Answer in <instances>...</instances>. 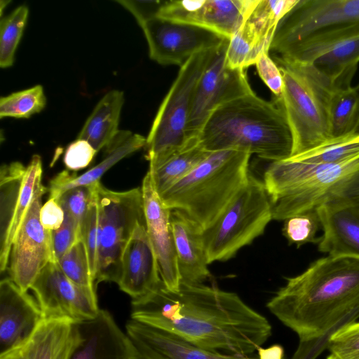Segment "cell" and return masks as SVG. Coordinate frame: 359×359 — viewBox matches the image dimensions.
<instances>
[{
  "label": "cell",
  "instance_id": "10",
  "mask_svg": "<svg viewBox=\"0 0 359 359\" xmlns=\"http://www.w3.org/2000/svg\"><path fill=\"white\" fill-rule=\"evenodd\" d=\"M310 65L331 86H351L359 63V22L312 36L275 56Z\"/></svg>",
  "mask_w": 359,
  "mask_h": 359
},
{
  "label": "cell",
  "instance_id": "19",
  "mask_svg": "<svg viewBox=\"0 0 359 359\" xmlns=\"http://www.w3.org/2000/svg\"><path fill=\"white\" fill-rule=\"evenodd\" d=\"M36 299L10 278L0 283V354L22 346L43 318Z\"/></svg>",
  "mask_w": 359,
  "mask_h": 359
},
{
  "label": "cell",
  "instance_id": "28",
  "mask_svg": "<svg viewBox=\"0 0 359 359\" xmlns=\"http://www.w3.org/2000/svg\"><path fill=\"white\" fill-rule=\"evenodd\" d=\"M330 138L356 133L359 125V88L331 86L327 104Z\"/></svg>",
  "mask_w": 359,
  "mask_h": 359
},
{
  "label": "cell",
  "instance_id": "31",
  "mask_svg": "<svg viewBox=\"0 0 359 359\" xmlns=\"http://www.w3.org/2000/svg\"><path fill=\"white\" fill-rule=\"evenodd\" d=\"M359 155V133L330 138L321 144L290 159L309 164L341 163Z\"/></svg>",
  "mask_w": 359,
  "mask_h": 359
},
{
  "label": "cell",
  "instance_id": "35",
  "mask_svg": "<svg viewBox=\"0 0 359 359\" xmlns=\"http://www.w3.org/2000/svg\"><path fill=\"white\" fill-rule=\"evenodd\" d=\"M283 222V234L290 244L299 247L309 243H318L316 233L320 222L316 212L297 215Z\"/></svg>",
  "mask_w": 359,
  "mask_h": 359
},
{
  "label": "cell",
  "instance_id": "27",
  "mask_svg": "<svg viewBox=\"0 0 359 359\" xmlns=\"http://www.w3.org/2000/svg\"><path fill=\"white\" fill-rule=\"evenodd\" d=\"M124 102L123 93L107 92L86 121L77 138L88 141L97 151L105 148L118 133V123Z\"/></svg>",
  "mask_w": 359,
  "mask_h": 359
},
{
  "label": "cell",
  "instance_id": "43",
  "mask_svg": "<svg viewBox=\"0 0 359 359\" xmlns=\"http://www.w3.org/2000/svg\"><path fill=\"white\" fill-rule=\"evenodd\" d=\"M40 222L47 230L59 229L65 219V212L55 198H50L41 206Z\"/></svg>",
  "mask_w": 359,
  "mask_h": 359
},
{
  "label": "cell",
  "instance_id": "6",
  "mask_svg": "<svg viewBox=\"0 0 359 359\" xmlns=\"http://www.w3.org/2000/svg\"><path fill=\"white\" fill-rule=\"evenodd\" d=\"M283 75L280 96L273 98L283 110L293 140L292 156L330 139L327 112L330 81L310 65L275 57Z\"/></svg>",
  "mask_w": 359,
  "mask_h": 359
},
{
  "label": "cell",
  "instance_id": "38",
  "mask_svg": "<svg viewBox=\"0 0 359 359\" xmlns=\"http://www.w3.org/2000/svg\"><path fill=\"white\" fill-rule=\"evenodd\" d=\"M94 184L68 189L55 198L64 212L69 213L80 226L88 210Z\"/></svg>",
  "mask_w": 359,
  "mask_h": 359
},
{
  "label": "cell",
  "instance_id": "4",
  "mask_svg": "<svg viewBox=\"0 0 359 359\" xmlns=\"http://www.w3.org/2000/svg\"><path fill=\"white\" fill-rule=\"evenodd\" d=\"M197 140L208 151L238 150L271 162L290 158L293 148L291 130L281 108L255 92L216 109Z\"/></svg>",
  "mask_w": 359,
  "mask_h": 359
},
{
  "label": "cell",
  "instance_id": "30",
  "mask_svg": "<svg viewBox=\"0 0 359 359\" xmlns=\"http://www.w3.org/2000/svg\"><path fill=\"white\" fill-rule=\"evenodd\" d=\"M211 151L201 148L198 142L170 156L163 163L149 166V172L158 196L187 175Z\"/></svg>",
  "mask_w": 359,
  "mask_h": 359
},
{
  "label": "cell",
  "instance_id": "34",
  "mask_svg": "<svg viewBox=\"0 0 359 359\" xmlns=\"http://www.w3.org/2000/svg\"><path fill=\"white\" fill-rule=\"evenodd\" d=\"M57 264L73 283L82 287L96 290L86 248L81 238L57 261Z\"/></svg>",
  "mask_w": 359,
  "mask_h": 359
},
{
  "label": "cell",
  "instance_id": "37",
  "mask_svg": "<svg viewBox=\"0 0 359 359\" xmlns=\"http://www.w3.org/2000/svg\"><path fill=\"white\" fill-rule=\"evenodd\" d=\"M97 182L94 184L92 198L81 226V238L86 248L90 269L95 284L98 248V207L96 194Z\"/></svg>",
  "mask_w": 359,
  "mask_h": 359
},
{
  "label": "cell",
  "instance_id": "5",
  "mask_svg": "<svg viewBox=\"0 0 359 359\" xmlns=\"http://www.w3.org/2000/svg\"><path fill=\"white\" fill-rule=\"evenodd\" d=\"M250 156L233 149L211 151L158 196L166 207L182 211L204 229L246 184Z\"/></svg>",
  "mask_w": 359,
  "mask_h": 359
},
{
  "label": "cell",
  "instance_id": "33",
  "mask_svg": "<svg viewBox=\"0 0 359 359\" xmlns=\"http://www.w3.org/2000/svg\"><path fill=\"white\" fill-rule=\"evenodd\" d=\"M46 104L43 88L36 85L0 99V118H27L40 112Z\"/></svg>",
  "mask_w": 359,
  "mask_h": 359
},
{
  "label": "cell",
  "instance_id": "13",
  "mask_svg": "<svg viewBox=\"0 0 359 359\" xmlns=\"http://www.w3.org/2000/svg\"><path fill=\"white\" fill-rule=\"evenodd\" d=\"M42 177L41 156L34 155L25 167L20 162L0 169V271L8 270L14 238Z\"/></svg>",
  "mask_w": 359,
  "mask_h": 359
},
{
  "label": "cell",
  "instance_id": "11",
  "mask_svg": "<svg viewBox=\"0 0 359 359\" xmlns=\"http://www.w3.org/2000/svg\"><path fill=\"white\" fill-rule=\"evenodd\" d=\"M359 22V0H299L278 25L269 52L280 56L318 34Z\"/></svg>",
  "mask_w": 359,
  "mask_h": 359
},
{
  "label": "cell",
  "instance_id": "23",
  "mask_svg": "<svg viewBox=\"0 0 359 359\" xmlns=\"http://www.w3.org/2000/svg\"><path fill=\"white\" fill-rule=\"evenodd\" d=\"M170 224L181 283L203 284L211 278L203 242V229L178 210H172Z\"/></svg>",
  "mask_w": 359,
  "mask_h": 359
},
{
  "label": "cell",
  "instance_id": "25",
  "mask_svg": "<svg viewBox=\"0 0 359 359\" xmlns=\"http://www.w3.org/2000/svg\"><path fill=\"white\" fill-rule=\"evenodd\" d=\"M80 337L79 323L43 318L22 346L25 359H70Z\"/></svg>",
  "mask_w": 359,
  "mask_h": 359
},
{
  "label": "cell",
  "instance_id": "44",
  "mask_svg": "<svg viewBox=\"0 0 359 359\" xmlns=\"http://www.w3.org/2000/svg\"><path fill=\"white\" fill-rule=\"evenodd\" d=\"M258 359H284V348L280 344L257 349Z\"/></svg>",
  "mask_w": 359,
  "mask_h": 359
},
{
  "label": "cell",
  "instance_id": "17",
  "mask_svg": "<svg viewBox=\"0 0 359 359\" xmlns=\"http://www.w3.org/2000/svg\"><path fill=\"white\" fill-rule=\"evenodd\" d=\"M258 0L165 1L156 17L190 25L230 39Z\"/></svg>",
  "mask_w": 359,
  "mask_h": 359
},
{
  "label": "cell",
  "instance_id": "24",
  "mask_svg": "<svg viewBox=\"0 0 359 359\" xmlns=\"http://www.w3.org/2000/svg\"><path fill=\"white\" fill-rule=\"evenodd\" d=\"M316 212L323 230L317 243L318 250L330 256L359 258V208L334 204Z\"/></svg>",
  "mask_w": 359,
  "mask_h": 359
},
{
  "label": "cell",
  "instance_id": "7",
  "mask_svg": "<svg viewBox=\"0 0 359 359\" xmlns=\"http://www.w3.org/2000/svg\"><path fill=\"white\" fill-rule=\"evenodd\" d=\"M217 47L194 55L180 67L146 138L149 166L163 163L198 142L197 139L190 140L187 133L192 102L199 79Z\"/></svg>",
  "mask_w": 359,
  "mask_h": 359
},
{
  "label": "cell",
  "instance_id": "9",
  "mask_svg": "<svg viewBox=\"0 0 359 359\" xmlns=\"http://www.w3.org/2000/svg\"><path fill=\"white\" fill-rule=\"evenodd\" d=\"M98 207V248L95 285L118 283L122 254L138 224L145 222L141 188L114 191L96 185Z\"/></svg>",
  "mask_w": 359,
  "mask_h": 359
},
{
  "label": "cell",
  "instance_id": "12",
  "mask_svg": "<svg viewBox=\"0 0 359 359\" xmlns=\"http://www.w3.org/2000/svg\"><path fill=\"white\" fill-rule=\"evenodd\" d=\"M229 39L215 48L195 89L187 133L190 140L197 139L212 113L219 107L254 91L244 69H234L226 62Z\"/></svg>",
  "mask_w": 359,
  "mask_h": 359
},
{
  "label": "cell",
  "instance_id": "21",
  "mask_svg": "<svg viewBox=\"0 0 359 359\" xmlns=\"http://www.w3.org/2000/svg\"><path fill=\"white\" fill-rule=\"evenodd\" d=\"M162 283L146 222L137 225L121 260L119 288L132 299L141 297Z\"/></svg>",
  "mask_w": 359,
  "mask_h": 359
},
{
  "label": "cell",
  "instance_id": "16",
  "mask_svg": "<svg viewBox=\"0 0 359 359\" xmlns=\"http://www.w3.org/2000/svg\"><path fill=\"white\" fill-rule=\"evenodd\" d=\"M140 26L150 58L162 65L181 67L194 55L217 47L225 39L201 27L157 17Z\"/></svg>",
  "mask_w": 359,
  "mask_h": 359
},
{
  "label": "cell",
  "instance_id": "22",
  "mask_svg": "<svg viewBox=\"0 0 359 359\" xmlns=\"http://www.w3.org/2000/svg\"><path fill=\"white\" fill-rule=\"evenodd\" d=\"M126 330L142 359H256L205 350L131 318L126 323Z\"/></svg>",
  "mask_w": 359,
  "mask_h": 359
},
{
  "label": "cell",
  "instance_id": "36",
  "mask_svg": "<svg viewBox=\"0 0 359 359\" xmlns=\"http://www.w3.org/2000/svg\"><path fill=\"white\" fill-rule=\"evenodd\" d=\"M326 359H359V321L348 323L329 338Z\"/></svg>",
  "mask_w": 359,
  "mask_h": 359
},
{
  "label": "cell",
  "instance_id": "26",
  "mask_svg": "<svg viewBox=\"0 0 359 359\" xmlns=\"http://www.w3.org/2000/svg\"><path fill=\"white\" fill-rule=\"evenodd\" d=\"M146 138L129 130H119L112 141L104 148L102 161L83 174L76 176L67 170L58 173L50 182V198H56L68 189L88 186L100 182L101 177L122 158L144 147Z\"/></svg>",
  "mask_w": 359,
  "mask_h": 359
},
{
  "label": "cell",
  "instance_id": "29",
  "mask_svg": "<svg viewBox=\"0 0 359 359\" xmlns=\"http://www.w3.org/2000/svg\"><path fill=\"white\" fill-rule=\"evenodd\" d=\"M299 0H258L241 27L269 51L278 24Z\"/></svg>",
  "mask_w": 359,
  "mask_h": 359
},
{
  "label": "cell",
  "instance_id": "2",
  "mask_svg": "<svg viewBox=\"0 0 359 359\" xmlns=\"http://www.w3.org/2000/svg\"><path fill=\"white\" fill-rule=\"evenodd\" d=\"M266 307L294 332L291 359H313L330 337L359 317V258L327 255L313 262L268 301Z\"/></svg>",
  "mask_w": 359,
  "mask_h": 359
},
{
  "label": "cell",
  "instance_id": "39",
  "mask_svg": "<svg viewBox=\"0 0 359 359\" xmlns=\"http://www.w3.org/2000/svg\"><path fill=\"white\" fill-rule=\"evenodd\" d=\"M51 237L53 258L57 262L81 238V226L69 213L65 212L62 224L52 231Z\"/></svg>",
  "mask_w": 359,
  "mask_h": 359
},
{
  "label": "cell",
  "instance_id": "32",
  "mask_svg": "<svg viewBox=\"0 0 359 359\" xmlns=\"http://www.w3.org/2000/svg\"><path fill=\"white\" fill-rule=\"evenodd\" d=\"M29 14L25 5L16 8L0 21V67L13 65L15 53L21 39Z\"/></svg>",
  "mask_w": 359,
  "mask_h": 359
},
{
  "label": "cell",
  "instance_id": "1",
  "mask_svg": "<svg viewBox=\"0 0 359 359\" xmlns=\"http://www.w3.org/2000/svg\"><path fill=\"white\" fill-rule=\"evenodd\" d=\"M130 318L224 354H252L272 333L268 320L237 294L203 283H181L174 292L162 282L132 299Z\"/></svg>",
  "mask_w": 359,
  "mask_h": 359
},
{
  "label": "cell",
  "instance_id": "42",
  "mask_svg": "<svg viewBox=\"0 0 359 359\" xmlns=\"http://www.w3.org/2000/svg\"><path fill=\"white\" fill-rule=\"evenodd\" d=\"M165 1L121 0L116 1L130 12L139 25L152 18L157 13Z\"/></svg>",
  "mask_w": 359,
  "mask_h": 359
},
{
  "label": "cell",
  "instance_id": "45",
  "mask_svg": "<svg viewBox=\"0 0 359 359\" xmlns=\"http://www.w3.org/2000/svg\"><path fill=\"white\" fill-rule=\"evenodd\" d=\"M0 359H25L22 346L1 353Z\"/></svg>",
  "mask_w": 359,
  "mask_h": 359
},
{
  "label": "cell",
  "instance_id": "14",
  "mask_svg": "<svg viewBox=\"0 0 359 359\" xmlns=\"http://www.w3.org/2000/svg\"><path fill=\"white\" fill-rule=\"evenodd\" d=\"M46 191V187L40 180L10 253L9 278L25 292L31 288L44 266L50 262H55L52 231L42 226L39 217L42 198Z\"/></svg>",
  "mask_w": 359,
  "mask_h": 359
},
{
  "label": "cell",
  "instance_id": "18",
  "mask_svg": "<svg viewBox=\"0 0 359 359\" xmlns=\"http://www.w3.org/2000/svg\"><path fill=\"white\" fill-rule=\"evenodd\" d=\"M141 189L147 233L157 260L161 278L167 290L177 292L181 278L170 224L172 210L163 203L156 192L149 172L143 179Z\"/></svg>",
  "mask_w": 359,
  "mask_h": 359
},
{
  "label": "cell",
  "instance_id": "46",
  "mask_svg": "<svg viewBox=\"0 0 359 359\" xmlns=\"http://www.w3.org/2000/svg\"><path fill=\"white\" fill-rule=\"evenodd\" d=\"M359 88V83L357 85ZM356 133H359V125H358V129H357V132Z\"/></svg>",
  "mask_w": 359,
  "mask_h": 359
},
{
  "label": "cell",
  "instance_id": "3",
  "mask_svg": "<svg viewBox=\"0 0 359 359\" xmlns=\"http://www.w3.org/2000/svg\"><path fill=\"white\" fill-rule=\"evenodd\" d=\"M262 182L275 220L284 221L329 205L359 208V155L332 164H309L290 158L271 162Z\"/></svg>",
  "mask_w": 359,
  "mask_h": 359
},
{
  "label": "cell",
  "instance_id": "40",
  "mask_svg": "<svg viewBox=\"0 0 359 359\" xmlns=\"http://www.w3.org/2000/svg\"><path fill=\"white\" fill-rule=\"evenodd\" d=\"M269 52L262 53L255 62L258 74L275 97L281 95L284 81L278 65L269 56Z\"/></svg>",
  "mask_w": 359,
  "mask_h": 359
},
{
  "label": "cell",
  "instance_id": "8",
  "mask_svg": "<svg viewBox=\"0 0 359 359\" xmlns=\"http://www.w3.org/2000/svg\"><path fill=\"white\" fill-rule=\"evenodd\" d=\"M271 219V204L264 183L250 174L218 217L203 230L208 264L232 258L262 235Z\"/></svg>",
  "mask_w": 359,
  "mask_h": 359
},
{
  "label": "cell",
  "instance_id": "15",
  "mask_svg": "<svg viewBox=\"0 0 359 359\" xmlns=\"http://www.w3.org/2000/svg\"><path fill=\"white\" fill-rule=\"evenodd\" d=\"M30 289L43 318H67L80 323L95 318L100 310L96 290L73 283L55 262L44 266Z\"/></svg>",
  "mask_w": 359,
  "mask_h": 359
},
{
  "label": "cell",
  "instance_id": "41",
  "mask_svg": "<svg viewBox=\"0 0 359 359\" xmlns=\"http://www.w3.org/2000/svg\"><path fill=\"white\" fill-rule=\"evenodd\" d=\"M97 152L88 141L77 138L67 146L64 163L69 170L83 169L92 162Z\"/></svg>",
  "mask_w": 359,
  "mask_h": 359
},
{
  "label": "cell",
  "instance_id": "20",
  "mask_svg": "<svg viewBox=\"0 0 359 359\" xmlns=\"http://www.w3.org/2000/svg\"><path fill=\"white\" fill-rule=\"evenodd\" d=\"M79 326L80 339L70 359H142L108 311L100 309L95 318Z\"/></svg>",
  "mask_w": 359,
  "mask_h": 359
}]
</instances>
